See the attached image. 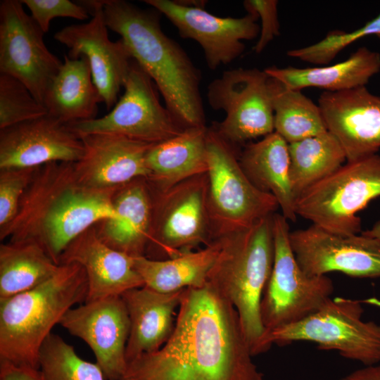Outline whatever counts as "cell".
Instances as JSON below:
<instances>
[{"instance_id": "6da1fadb", "label": "cell", "mask_w": 380, "mask_h": 380, "mask_svg": "<svg viewBox=\"0 0 380 380\" xmlns=\"http://www.w3.org/2000/svg\"><path fill=\"white\" fill-rule=\"evenodd\" d=\"M253 356L236 309L207 283L185 290L170 338L120 380H264Z\"/></svg>"}, {"instance_id": "7a4b0ae2", "label": "cell", "mask_w": 380, "mask_h": 380, "mask_svg": "<svg viewBox=\"0 0 380 380\" xmlns=\"http://www.w3.org/2000/svg\"><path fill=\"white\" fill-rule=\"evenodd\" d=\"M116 190L82 185L75 173L74 163L39 167L16 215L0 229V239L35 243L58 264L65 248L83 232L101 221L119 219L113 203Z\"/></svg>"}, {"instance_id": "3957f363", "label": "cell", "mask_w": 380, "mask_h": 380, "mask_svg": "<svg viewBox=\"0 0 380 380\" xmlns=\"http://www.w3.org/2000/svg\"><path fill=\"white\" fill-rule=\"evenodd\" d=\"M103 13L108 28L121 37L179 122L184 128L205 126L201 71L182 47L164 33L160 13L123 0H103Z\"/></svg>"}, {"instance_id": "277c9868", "label": "cell", "mask_w": 380, "mask_h": 380, "mask_svg": "<svg viewBox=\"0 0 380 380\" xmlns=\"http://www.w3.org/2000/svg\"><path fill=\"white\" fill-rule=\"evenodd\" d=\"M273 215L217 239L220 249L208 279L236 309L253 355L270 348L260 305L274 262Z\"/></svg>"}, {"instance_id": "5b68a950", "label": "cell", "mask_w": 380, "mask_h": 380, "mask_svg": "<svg viewBox=\"0 0 380 380\" xmlns=\"http://www.w3.org/2000/svg\"><path fill=\"white\" fill-rule=\"evenodd\" d=\"M87 290L83 267L68 263L37 286L0 299V361L39 369L44 341L70 308L85 302Z\"/></svg>"}, {"instance_id": "8992f818", "label": "cell", "mask_w": 380, "mask_h": 380, "mask_svg": "<svg viewBox=\"0 0 380 380\" xmlns=\"http://www.w3.org/2000/svg\"><path fill=\"white\" fill-rule=\"evenodd\" d=\"M208 210L213 241L274 214L276 198L255 187L243 172L234 146L208 128Z\"/></svg>"}, {"instance_id": "52a82bcc", "label": "cell", "mask_w": 380, "mask_h": 380, "mask_svg": "<svg viewBox=\"0 0 380 380\" xmlns=\"http://www.w3.org/2000/svg\"><path fill=\"white\" fill-rule=\"evenodd\" d=\"M380 197V156L376 154L343 165L305 191L295 202L297 216L331 233L357 234V213Z\"/></svg>"}, {"instance_id": "ba28073f", "label": "cell", "mask_w": 380, "mask_h": 380, "mask_svg": "<svg viewBox=\"0 0 380 380\" xmlns=\"http://www.w3.org/2000/svg\"><path fill=\"white\" fill-rule=\"evenodd\" d=\"M289 234L287 220L274 213V262L260 305L267 340L272 331L317 311L334 291L333 281L327 275L312 277L303 272L291 249Z\"/></svg>"}, {"instance_id": "9c48e42d", "label": "cell", "mask_w": 380, "mask_h": 380, "mask_svg": "<svg viewBox=\"0 0 380 380\" xmlns=\"http://www.w3.org/2000/svg\"><path fill=\"white\" fill-rule=\"evenodd\" d=\"M363 312L360 300L331 298L305 319L272 331L267 341L270 346L312 342L365 366L376 365L380 362V324L363 321Z\"/></svg>"}, {"instance_id": "30bf717a", "label": "cell", "mask_w": 380, "mask_h": 380, "mask_svg": "<svg viewBox=\"0 0 380 380\" xmlns=\"http://www.w3.org/2000/svg\"><path fill=\"white\" fill-rule=\"evenodd\" d=\"M153 191V221L145 257L153 260L173 258L213 242L208 210L206 172L164 191Z\"/></svg>"}, {"instance_id": "8fae6325", "label": "cell", "mask_w": 380, "mask_h": 380, "mask_svg": "<svg viewBox=\"0 0 380 380\" xmlns=\"http://www.w3.org/2000/svg\"><path fill=\"white\" fill-rule=\"evenodd\" d=\"M124 94L101 118L68 124L79 137L111 134L156 144L182 133L184 128L160 101L158 89L133 59L124 84Z\"/></svg>"}, {"instance_id": "7c38bea8", "label": "cell", "mask_w": 380, "mask_h": 380, "mask_svg": "<svg viewBox=\"0 0 380 380\" xmlns=\"http://www.w3.org/2000/svg\"><path fill=\"white\" fill-rule=\"evenodd\" d=\"M268 79L265 70L239 68L224 71L209 84L210 106L226 114L211 127L232 145L274 132Z\"/></svg>"}, {"instance_id": "4fadbf2b", "label": "cell", "mask_w": 380, "mask_h": 380, "mask_svg": "<svg viewBox=\"0 0 380 380\" xmlns=\"http://www.w3.org/2000/svg\"><path fill=\"white\" fill-rule=\"evenodd\" d=\"M20 1L0 2V72L22 82L44 105L63 62L44 41V33Z\"/></svg>"}, {"instance_id": "5bb4252c", "label": "cell", "mask_w": 380, "mask_h": 380, "mask_svg": "<svg viewBox=\"0 0 380 380\" xmlns=\"http://www.w3.org/2000/svg\"><path fill=\"white\" fill-rule=\"evenodd\" d=\"M92 18L87 23L73 24L58 31L54 39L68 49L70 58L87 59L93 81L108 110L117 103L133 58L120 39L111 41L103 13L102 1H81Z\"/></svg>"}, {"instance_id": "9a60e30c", "label": "cell", "mask_w": 380, "mask_h": 380, "mask_svg": "<svg viewBox=\"0 0 380 380\" xmlns=\"http://www.w3.org/2000/svg\"><path fill=\"white\" fill-rule=\"evenodd\" d=\"M163 14L177 29L182 38L198 42L210 70L239 58L245 49L242 41L256 38L260 31L258 16L247 13L241 18L219 17L204 8L189 6L179 1L144 0Z\"/></svg>"}, {"instance_id": "2e32d148", "label": "cell", "mask_w": 380, "mask_h": 380, "mask_svg": "<svg viewBox=\"0 0 380 380\" xmlns=\"http://www.w3.org/2000/svg\"><path fill=\"white\" fill-rule=\"evenodd\" d=\"M289 241L298 265L309 276L339 272L352 277H380L377 239L338 235L312 224L290 232Z\"/></svg>"}, {"instance_id": "e0dca14e", "label": "cell", "mask_w": 380, "mask_h": 380, "mask_svg": "<svg viewBox=\"0 0 380 380\" xmlns=\"http://www.w3.org/2000/svg\"><path fill=\"white\" fill-rule=\"evenodd\" d=\"M60 324L93 351L106 380H120L127 367L129 319L121 296L85 301L70 308Z\"/></svg>"}, {"instance_id": "ac0fdd59", "label": "cell", "mask_w": 380, "mask_h": 380, "mask_svg": "<svg viewBox=\"0 0 380 380\" xmlns=\"http://www.w3.org/2000/svg\"><path fill=\"white\" fill-rule=\"evenodd\" d=\"M84 151L81 138L48 114L0 129V170L76 163Z\"/></svg>"}, {"instance_id": "d6986e66", "label": "cell", "mask_w": 380, "mask_h": 380, "mask_svg": "<svg viewBox=\"0 0 380 380\" xmlns=\"http://www.w3.org/2000/svg\"><path fill=\"white\" fill-rule=\"evenodd\" d=\"M318 106L327 130L340 142L348 162L376 154L380 149V97L365 86L325 91Z\"/></svg>"}, {"instance_id": "ffe728a7", "label": "cell", "mask_w": 380, "mask_h": 380, "mask_svg": "<svg viewBox=\"0 0 380 380\" xmlns=\"http://www.w3.org/2000/svg\"><path fill=\"white\" fill-rule=\"evenodd\" d=\"M84 151L74 163L78 181L98 190H115L138 178H146L149 144L124 136L91 134L80 137Z\"/></svg>"}, {"instance_id": "44dd1931", "label": "cell", "mask_w": 380, "mask_h": 380, "mask_svg": "<svg viewBox=\"0 0 380 380\" xmlns=\"http://www.w3.org/2000/svg\"><path fill=\"white\" fill-rule=\"evenodd\" d=\"M77 263L84 270L87 280L85 301L121 296L144 286L134 267V258L105 243L94 225L83 232L65 248L59 265Z\"/></svg>"}, {"instance_id": "7402d4cb", "label": "cell", "mask_w": 380, "mask_h": 380, "mask_svg": "<svg viewBox=\"0 0 380 380\" xmlns=\"http://www.w3.org/2000/svg\"><path fill=\"white\" fill-rule=\"evenodd\" d=\"M186 289L165 293L144 286L121 295L130 324L126 346L127 364L158 350L170 338L175 327L176 310Z\"/></svg>"}, {"instance_id": "603a6c76", "label": "cell", "mask_w": 380, "mask_h": 380, "mask_svg": "<svg viewBox=\"0 0 380 380\" xmlns=\"http://www.w3.org/2000/svg\"><path fill=\"white\" fill-rule=\"evenodd\" d=\"M113 203L119 219L95 224L98 236L118 251L134 258L145 256L153 215L152 188L145 178L134 179L117 189Z\"/></svg>"}, {"instance_id": "cb8c5ba5", "label": "cell", "mask_w": 380, "mask_h": 380, "mask_svg": "<svg viewBox=\"0 0 380 380\" xmlns=\"http://www.w3.org/2000/svg\"><path fill=\"white\" fill-rule=\"evenodd\" d=\"M208 128H186L179 134L152 146L146 156L151 188L164 191L192 177L205 173Z\"/></svg>"}, {"instance_id": "d4e9b609", "label": "cell", "mask_w": 380, "mask_h": 380, "mask_svg": "<svg viewBox=\"0 0 380 380\" xmlns=\"http://www.w3.org/2000/svg\"><path fill=\"white\" fill-rule=\"evenodd\" d=\"M239 160L252 184L259 190L272 194L282 215L295 222L298 216L289 179V144L274 132L246 145Z\"/></svg>"}, {"instance_id": "484cf974", "label": "cell", "mask_w": 380, "mask_h": 380, "mask_svg": "<svg viewBox=\"0 0 380 380\" xmlns=\"http://www.w3.org/2000/svg\"><path fill=\"white\" fill-rule=\"evenodd\" d=\"M101 102L102 98L86 57L70 58L65 56L44 100L47 114L66 125L89 120L96 118Z\"/></svg>"}, {"instance_id": "4316f807", "label": "cell", "mask_w": 380, "mask_h": 380, "mask_svg": "<svg viewBox=\"0 0 380 380\" xmlns=\"http://www.w3.org/2000/svg\"><path fill=\"white\" fill-rule=\"evenodd\" d=\"M292 89L317 87L326 91H341L365 86L380 71V53L360 47L346 61L326 66L305 68L276 66L264 70Z\"/></svg>"}, {"instance_id": "83f0119b", "label": "cell", "mask_w": 380, "mask_h": 380, "mask_svg": "<svg viewBox=\"0 0 380 380\" xmlns=\"http://www.w3.org/2000/svg\"><path fill=\"white\" fill-rule=\"evenodd\" d=\"M220 249L216 239L203 248L179 256L153 260L145 256L134 258V267L144 286L160 293H172L207 284L210 272Z\"/></svg>"}, {"instance_id": "f1b7e54d", "label": "cell", "mask_w": 380, "mask_h": 380, "mask_svg": "<svg viewBox=\"0 0 380 380\" xmlns=\"http://www.w3.org/2000/svg\"><path fill=\"white\" fill-rule=\"evenodd\" d=\"M289 179L296 200L336 171L346 160L340 142L329 131L289 144Z\"/></svg>"}, {"instance_id": "f546056e", "label": "cell", "mask_w": 380, "mask_h": 380, "mask_svg": "<svg viewBox=\"0 0 380 380\" xmlns=\"http://www.w3.org/2000/svg\"><path fill=\"white\" fill-rule=\"evenodd\" d=\"M38 244L7 241L0 245V299L32 289L51 278L58 270Z\"/></svg>"}, {"instance_id": "4dcf8cb0", "label": "cell", "mask_w": 380, "mask_h": 380, "mask_svg": "<svg viewBox=\"0 0 380 380\" xmlns=\"http://www.w3.org/2000/svg\"><path fill=\"white\" fill-rule=\"evenodd\" d=\"M268 88L274 113V132L288 144L327 132L318 105L278 80L269 77Z\"/></svg>"}, {"instance_id": "1f68e13d", "label": "cell", "mask_w": 380, "mask_h": 380, "mask_svg": "<svg viewBox=\"0 0 380 380\" xmlns=\"http://www.w3.org/2000/svg\"><path fill=\"white\" fill-rule=\"evenodd\" d=\"M39 370L43 380H106L96 362L81 358L72 346L53 333L41 348Z\"/></svg>"}, {"instance_id": "d6a6232c", "label": "cell", "mask_w": 380, "mask_h": 380, "mask_svg": "<svg viewBox=\"0 0 380 380\" xmlns=\"http://www.w3.org/2000/svg\"><path fill=\"white\" fill-rule=\"evenodd\" d=\"M47 115L44 106L18 79L0 75V129Z\"/></svg>"}, {"instance_id": "836d02e7", "label": "cell", "mask_w": 380, "mask_h": 380, "mask_svg": "<svg viewBox=\"0 0 380 380\" xmlns=\"http://www.w3.org/2000/svg\"><path fill=\"white\" fill-rule=\"evenodd\" d=\"M370 35H380V13L358 29L350 32L330 31L319 42L289 50L287 55L315 65H327L347 46Z\"/></svg>"}, {"instance_id": "e575fe53", "label": "cell", "mask_w": 380, "mask_h": 380, "mask_svg": "<svg viewBox=\"0 0 380 380\" xmlns=\"http://www.w3.org/2000/svg\"><path fill=\"white\" fill-rule=\"evenodd\" d=\"M37 168L0 170V229L16 215L21 198Z\"/></svg>"}, {"instance_id": "d590c367", "label": "cell", "mask_w": 380, "mask_h": 380, "mask_svg": "<svg viewBox=\"0 0 380 380\" xmlns=\"http://www.w3.org/2000/svg\"><path fill=\"white\" fill-rule=\"evenodd\" d=\"M31 16L42 32L49 30L50 23L55 18H71L79 20L89 18L87 9L79 2L69 0H22Z\"/></svg>"}, {"instance_id": "8d00e7d4", "label": "cell", "mask_w": 380, "mask_h": 380, "mask_svg": "<svg viewBox=\"0 0 380 380\" xmlns=\"http://www.w3.org/2000/svg\"><path fill=\"white\" fill-rule=\"evenodd\" d=\"M247 13H255L261 19L259 38L253 46L256 53H261L270 42L279 35L277 0H246L243 3Z\"/></svg>"}, {"instance_id": "74e56055", "label": "cell", "mask_w": 380, "mask_h": 380, "mask_svg": "<svg viewBox=\"0 0 380 380\" xmlns=\"http://www.w3.org/2000/svg\"><path fill=\"white\" fill-rule=\"evenodd\" d=\"M0 380H43L37 369L0 361Z\"/></svg>"}, {"instance_id": "f35d334b", "label": "cell", "mask_w": 380, "mask_h": 380, "mask_svg": "<svg viewBox=\"0 0 380 380\" xmlns=\"http://www.w3.org/2000/svg\"><path fill=\"white\" fill-rule=\"evenodd\" d=\"M340 380H380V365L376 364L365 366L352 372Z\"/></svg>"}, {"instance_id": "ab89813d", "label": "cell", "mask_w": 380, "mask_h": 380, "mask_svg": "<svg viewBox=\"0 0 380 380\" xmlns=\"http://www.w3.org/2000/svg\"><path fill=\"white\" fill-rule=\"evenodd\" d=\"M362 234L380 240V220L376 222L370 229L362 232Z\"/></svg>"}, {"instance_id": "60d3db41", "label": "cell", "mask_w": 380, "mask_h": 380, "mask_svg": "<svg viewBox=\"0 0 380 380\" xmlns=\"http://www.w3.org/2000/svg\"><path fill=\"white\" fill-rule=\"evenodd\" d=\"M377 37L380 39V35H378Z\"/></svg>"}]
</instances>
